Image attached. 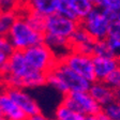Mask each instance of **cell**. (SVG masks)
<instances>
[{
  "instance_id": "6da1fadb",
  "label": "cell",
  "mask_w": 120,
  "mask_h": 120,
  "mask_svg": "<svg viewBox=\"0 0 120 120\" xmlns=\"http://www.w3.org/2000/svg\"><path fill=\"white\" fill-rule=\"evenodd\" d=\"M7 88L35 89L46 86V73L33 70L28 64L22 50H14L9 56L4 72L0 76Z\"/></svg>"
},
{
  "instance_id": "7a4b0ae2",
  "label": "cell",
  "mask_w": 120,
  "mask_h": 120,
  "mask_svg": "<svg viewBox=\"0 0 120 120\" xmlns=\"http://www.w3.org/2000/svg\"><path fill=\"white\" fill-rule=\"evenodd\" d=\"M46 85L62 95L75 91H88L91 85L89 80L74 72L60 60L55 68L46 74Z\"/></svg>"
},
{
  "instance_id": "3957f363",
  "label": "cell",
  "mask_w": 120,
  "mask_h": 120,
  "mask_svg": "<svg viewBox=\"0 0 120 120\" xmlns=\"http://www.w3.org/2000/svg\"><path fill=\"white\" fill-rule=\"evenodd\" d=\"M14 50H24L44 42V33L30 26L22 12H18L11 30L8 34Z\"/></svg>"
},
{
  "instance_id": "277c9868",
  "label": "cell",
  "mask_w": 120,
  "mask_h": 120,
  "mask_svg": "<svg viewBox=\"0 0 120 120\" xmlns=\"http://www.w3.org/2000/svg\"><path fill=\"white\" fill-rule=\"evenodd\" d=\"M24 55L28 64L33 70L47 74L58 63L59 58L44 42L34 45L24 50Z\"/></svg>"
},
{
  "instance_id": "5b68a950",
  "label": "cell",
  "mask_w": 120,
  "mask_h": 120,
  "mask_svg": "<svg viewBox=\"0 0 120 120\" xmlns=\"http://www.w3.org/2000/svg\"><path fill=\"white\" fill-rule=\"evenodd\" d=\"M60 61L72 69L74 72L79 74L90 82H95L94 67H93V56L82 54L76 50H70L67 55L60 58Z\"/></svg>"
},
{
  "instance_id": "8992f818",
  "label": "cell",
  "mask_w": 120,
  "mask_h": 120,
  "mask_svg": "<svg viewBox=\"0 0 120 120\" xmlns=\"http://www.w3.org/2000/svg\"><path fill=\"white\" fill-rule=\"evenodd\" d=\"M61 102L82 115H94L102 112V107L92 98L89 91H75L62 95Z\"/></svg>"
},
{
  "instance_id": "52a82bcc",
  "label": "cell",
  "mask_w": 120,
  "mask_h": 120,
  "mask_svg": "<svg viewBox=\"0 0 120 120\" xmlns=\"http://www.w3.org/2000/svg\"><path fill=\"white\" fill-rule=\"evenodd\" d=\"M79 25L87 30L94 41L105 40L108 35L110 22L104 16L102 10L94 7L91 12L82 20H80Z\"/></svg>"
},
{
  "instance_id": "ba28073f",
  "label": "cell",
  "mask_w": 120,
  "mask_h": 120,
  "mask_svg": "<svg viewBox=\"0 0 120 120\" xmlns=\"http://www.w3.org/2000/svg\"><path fill=\"white\" fill-rule=\"evenodd\" d=\"M78 26H79V22L76 20L67 18L59 13H55L45 17L44 33L70 39Z\"/></svg>"
},
{
  "instance_id": "9c48e42d",
  "label": "cell",
  "mask_w": 120,
  "mask_h": 120,
  "mask_svg": "<svg viewBox=\"0 0 120 120\" xmlns=\"http://www.w3.org/2000/svg\"><path fill=\"white\" fill-rule=\"evenodd\" d=\"M7 92L11 95L15 103L20 107L28 117L42 112L41 106L37 100L31 95L28 89L24 88H7Z\"/></svg>"
},
{
  "instance_id": "30bf717a",
  "label": "cell",
  "mask_w": 120,
  "mask_h": 120,
  "mask_svg": "<svg viewBox=\"0 0 120 120\" xmlns=\"http://www.w3.org/2000/svg\"><path fill=\"white\" fill-rule=\"evenodd\" d=\"M95 41L92 37L87 32L85 28L82 26H78L77 29L75 30L73 34L70 38V43L72 50L87 54V55H93V46Z\"/></svg>"
},
{
  "instance_id": "8fae6325",
  "label": "cell",
  "mask_w": 120,
  "mask_h": 120,
  "mask_svg": "<svg viewBox=\"0 0 120 120\" xmlns=\"http://www.w3.org/2000/svg\"><path fill=\"white\" fill-rule=\"evenodd\" d=\"M88 91L101 107H104L107 104L117 100L116 90H114L106 82H102V80H95V82H91Z\"/></svg>"
},
{
  "instance_id": "7c38bea8",
  "label": "cell",
  "mask_w": 120,
  "mask_h": 120,
  "mask_svg": "<svg viewBox=\"0 0 120 120\" xmlns=\"http://www.w3.org/2000/svg\"><path fill=\"white\" fill-rule=\"evenodd\" d=\"M0 116L7 120H27L28 118L7 90L0 94Z\"/></svg>"
},
{
  "instance_id": "4fadbf2b",
  "label": "cell",
  "mask_w": 120,
  "mask_h": 120,
  "mask_svg": "<svg viewBox=\"0 0 120 120\" xmlns=\"http://www.w3.org/2000/svg\"><path fill=\"white\" fill-rule=\"evenodd\" d=\"M61 0H24V9L47 17L58 12Z\"/></svg>"
},
{
  "instance_id": "5bb4252c",
  "label": "cell",
  "mask_w": 120,
  "mask_h": 120,
  "mask_svg": "<svg viewBox=\"0 0 120 120\" xmlns=\"http://www.w3.org/2000/svg\"><path fill=\"white\" fill-rule=\"evenodd\" d=\"M120 65L118 57H98L93 56L95 79L104 82L105 78Z\"/></svg>"
},
{
  "instance_id": "9a60e30c",
  "label": "cell",
  "mask_w": 120,
  "mask_h": 120,
  "mask_svg": "<svg viewBox=\"0 0 120 120\" xmlns=\"http://www.w3.org/2000/svg\"><path fill=\"white\" fill-rule=\"evenodd\" d=\"M44 43L55 52L59 59L67 55L70 50H72L70 39H67V38L44 33Z\"/></svg>"
},
{
  "instance_id": "2e32d148",
  "label": "cell",
  "mask_w": 120,
  "mask_h": 120,
  "mask_svg": "<svg viewBox=\"0 0 120 120\" xmlns=\"http://www.w3.org/2000/svg\"><path fill=\"white\" fill-rule=\"evenodd\" d=\"M85 115L82 112L69 107L64 103L60 102L57 105L55 112H54V118L55 120H85Z\"/></svg>"
},
{
  "instance_id": "e0dca14e",
  "label": "cell",
  "mask_w": 120,
  "mask_h": 120,
  "mask_svg": "<svg viewBox=\"0 0 120 120\" xmlns=\"http://www.w3.org/2000/svg\"><path fill=\"white\" fill-rule=\"evenodd\" d=\"M73 10L78 18V22L82 20L84 18L91 12L93 8L95 7L94 3L91 2L90 0H72L70 1Z\"/></svg>"
},
{
  "instance_id": "ac0fdd59",
  "label": "cell",
  "mask_w": 120,
  "mask_h": 120,
  "mask_svg": "<svg viewBox=\"0 0 120 120\" xmlns=\"http://www.w3.org/2000/svg\"><path fill=\"white\" fill-rule=\"evenodd\" d=\"M18 12L14 11H0V35H8L17 18Z\"/></svg>"
},
{
  "instance_id": "d6986e66",
  "label": "cell",
  "mask_w": 120,
  "mask_h": 120,
  "mask_svg": "<svg viewBox=\"0 0 120 120\" xmlns=\"http://www.w3.org/2000/svg\"><path fill=\"white\" fill-rule=\"evenodd\" d=\"M24 14V16L26 17L27 22L30 24V26L32 28H34L35 30L40 31V32L44 33V29H45V17L42 15L38 14V13L31 12V11H27L22 8V10L19 11Z\"/></svg>"
},
{
  "instance_id": "ffe728a7",
  "label": "cell",
  "mask_w": 120,
  "mask_h": 120,
  "mask_svg": "<svg viewBox=\"0 0 120 120\" xmlns=\"http://www.w3.org/2000/svg\"><path fill=\"white\" fill-rule=\"evenodd\" d=\"M98 57H117V56L112 52V48L109 47L106 39L105 40H99L94 42L93 46V55Z\"/></svg>"
},
{
  "instance_id": "44dd1931",
  "label": "cell",
  "mask_w": 120,
  "mask_h": 120,
  "mask_svg": "<svg viewBox=\"0 0 120 120\" xmlns=\"http://www.w3.org/2000/svg\"><path fill=\"white\" fill-rule=\"evenodd\" d=\"M102 112L108 120H120V100L117 99L102 107Z\"/></svg>"
},
{
  "instance_id": "7402d4cb",
  "label": "cell",
  "mask_w": 120,
  "mask_h": 120,
  "mask_svg": "<svg viewBox=\"0 0 120 120\" xmlns=\"http://www.w3.org/2000/svg\"><path fill=\"white\" fill-rule=\"evenodd\" d=\"M24 8V0H0V11L19 12Z\"/></svg>"
},
{
  "instance_id": "603a6c76",
  "label": "cell",
  "mask_w": 120,
  "mask_h": 120,
  "mask_svg": "<svg viewBox=\"0 0 120 120\" xmlns=\"http://www.w3.org/2000/svg\"><path fill=\"white\" fill-rule=\"evenodd\" d=\"M57 13L61 14L62 16H64V17H67V18H70V19L78 22V18H77V16H76V14H75L74 10H73L72 5H71L70 2H68V1H61Z\"/></svg>"
},
{
  "instance_id": "cb8c5ba5",
  "label": "cell",
  "mask_w": 120,
  "mask_h": 120,
  "mask_svg": "<svg viewBox=\"0 0 120 120\" xmlns=\"http://www.w3.org/2000/svg\"><path fill=\"white\" fill-rule=\"evenodd\" d=\"M104 82L116 91L120 89V65L105 78Z\"/></svg>"
},
{
  "instance_id": "d4e9b609",
  "label": "cell",
  "mask_w": 120,
  "mask_h": 120,
  "mask_svg": "<svg viewBox=\"0 0 120 120\" xmlns=\"http://www.w3.org/2000/svg\"><path fill=\"white\" fill-rule=\"evenodd\" d=\"M94 5L99 9H110L114 11H120V0H95Z\"/></svg>"
},
{
  "instance_id": "484cf974",
  "label": "cell",
  "mask_w": 120,
  "mask_h": 120,
  "mask_svg": "<svg viewBox=\"0 0 120 120\" xmlns=\"http://www.w3.org/2000/svg\"><path fill=\"white\" fill-rule=\"evenodd\" d=\"M0 52H4L9 56L14 52V47L8 35H0Z\"/></svg>"
},
{
  "instance_id": "4316f807",
  "label": "cell",
  "mask_w": 120,
  "mask_h": 120,
  "mask_svg": "<svg viewBox=\"0 0 120 120\" xmlns=\"http://www.w3.org/2000/svg\"><path fill=\"white\" fill-rule=\"evenodd\" d=\"M107 37L120 40V24L119 22H110V27H109V31H108Z\"/></svg>"
},
{
  "instance_id": "83f0119b",
  "label": "cell",
  "mask_w": 120,
  "mask_h": 120,
  "mask_svg": "<svg viewBox=\"0 0 120 120\" xmlns=\"http://www.w3.org/2000/svg\"><path fill=\"white\" fill-rule=\"evenodd\" d=\"M106 41H107L109 47L112 48V52L115 54L116 56L120 55V40H117V39H112V38H106Z\"/></svg>"
},
{
  "instance_id": "f1b7e54d",
  "label": "cell",
  "mask_w": 120,
  "mask_h": 120,
  "mask_svg": "<svg viewBox=\"0 0 120 120\" xmlns=\"http://www.w3.org/2000/svg\"><path fill=\"white\" fill-rule=\"evenodd\" d=\"M102 13L104 14V16L108 19L109 22H116V18H117V11L110 10V9H102Z\"/></svg>"
},
{
  "instance_id": "f546056e",
  "label": "cell",
  "mask_w": 120,
  "mask_h": 120,
  "mask_svg": "<svg viewBox=\"0 0 120 120\" xmlns=\"http://www.w3.org/2000/svg\"><path fill=\"white\" fill-rule=\"evenodd\" d=\"M8 59H9V55H7V54H4V52H0V76L2 75V73L4 72V70H5Z\"/></svg>"
},
{
  "instance_id": "4dcf8cb0",
  "label": "cell",
  "mask_w": 120,
  "mask_h": 120,
  "mask_svg": "<svg viewBox=\"0 0 120 120\" xmlns=\"http://www.w3.org/2000/svg\"><path fill=\"white\" fill-rule=\"evenodd\" d=\"M85 120H108L106 116L103 114L102 112L99 114H94V115H88L85 117Z\"/></svg>"
},
{
  "instance_id": "1f68e13d",
  "label": "cell",
  "mask_w": 120,
  "mask_h": 120,
  "mask_svg": "<svg viewBox=\"0 0 120 120\" xmlns=\"http://www.w3.org/2000/svg\"><path fill=\"white\" fill-rule=\"evenodd\" d=\"M27 120H52V119L48 118L47 116H45L43 112H40V114H38V115H33V116L28 117Z\"/></svg>"
},
{
  "instance_id": "d6a6232c",
  "label": "cell",
  "mask_w": 120,
  "mask_h": 120,
  "mask_svg": "<svg viewBox=\"0 0 120 120\" xmlns=\"http://www.w3.org/2000/svg\"><path fill=\"white\" fill-rule=\"evenodd\" d=\"M5 90H7V86L4 85V82H3V80L0 78V94L2 92H4Z\"/></svg>"
},
{
  "instance_id": "836d02e7",
  "label": "cell",
  "mask_w": 120,
  "mask_h": 120,
  "mask_svg": "<svg viewBox=\"0 0 120 120\" xmlns=\"http://www.w3.org/2000/svg\"><path fill=\"white\" fill-rule=\"evenodd\" d=\"M116 22L120 24V11H118V13H117V18H116Z\"/></svg>"
},
{
  "instance_id": "e575fe53",
  "label": "cell",
  "mask_w": 120,
  "mask_h": 120,
  "mask_svg": "<svg viewBox=\"0 0 120 120\" xmlns=\"http://www.w3.org/2000/svg\"><path fill=\"white\" fill-rule=\"evenodd\" d=\"M116 92H117V99H118V100H120V89L117 90Z\"/></svg>"
},
{
  "instance_id": "d590c367",
  "label": "cell",
  "mask_w": 120,
  "mask_h": 120,
  "mask_svg": "<svg viewBox=\"0 0 120 120\" xmlns=\"http://www.w3.org/2000/svg\"><path fill=\"white\" fill-rule=\"evenodd\" d=\"M0 120H7V119H5V118H3L2 116H0Z\"/></svg>"
},
{
  "instance_id": "8d00e7d4",
  "label": "cell",
  "mask_w": 120,
  "mask_h": 120,
  "mask_svg": "<svg viewBox=\"0 0 120 120\" xmlns=\"http://www.w3.org/2000/svg\"><path fill=\"white\" fill-rule=\"evenodd\" d=\"M61 1H68V2H70V1H72V0H61Z\"/></svg>"
},
{
  "instance_id": "74e56055",
  "label": "cell",
  "mask_w": 120,
  "mask_h": 120,
  "mask_svg": "<svg viewBox=\"0 0 120 120\" xmlns=\"http://www.w3.org/2000/svg\"><path fill=\"white\" fill-rule=\"evenodd\" d=\"M90 1H91V2H93V3H94V1H95V0H90Z\"/></svg>"
},
{
  "instance_id": "f35d334b",
  "label": "cell",
  "mask_w": 120,
  "mask_h": 120,
  "mask_svg": "<svg viewBox=\"0 0 120 120\" xmlns=\"http://www.w3.org/2000/svg\"><path fill=\"white\" fill-rule=\"evenodd\" d=\"M118 59H119V61H120V55H119V56H118Z\"/></svg>"
},
{
  "instance_id": "ab89813d",
  "label": "cell",
  "mask_w": 120,
  "mask_h": 120,
  "mask_svg": "<svg viewBox=\"0 0 120 120\" xmlns=\"http://www.w3.org/2000/svg\"><path fill=\"white\" fill-rule=\"evenodd\" d=\"M52 120H55V119H52Z\"/></svg>"
}]
</instances>
